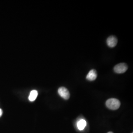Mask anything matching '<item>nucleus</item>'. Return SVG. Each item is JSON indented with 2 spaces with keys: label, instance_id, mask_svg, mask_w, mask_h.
Masks as SVG:
<instances>
[{
  "label": "nucleus",
  "instance_id": "nucleus-1",
  "mask_svg": "<svg viewBox=\"0 0 133 133\" xmlns=\"http://www.w3.org/2000/svg\"><path fill=\"white\" fill-rule=\"evenodd\" d=\"M106 106L108 108L111 110L118 109L120 107V102L119 100L115 98H111L106 102Z\"/></svg>",
  "mask_w": 133,
  "mask_h": 133
},
{
  "label": "nucleus",
  "instance_id": "nucleus-2",
  "mask_svg": "<svg viewBox=\"0 0 133 133\" xmlns=\"http://www.w3.org/2000/svg\"><path fill=\"white\" fill-rule=\"evenodd\" d=\"M128 69V66L125 63H120L114 67V71L117 74H123Z\"/></svg>",
  "mask_w": 133,
  "mask_h": 133
},
{
  "label": "nucleus",
  "instance_id": "nucleus-3",
  "mask_svg": "<svg viewBox=\"0 0 133 133\" xmlns=\"http://www.w3.org/2000/svg\"><path fill=\"white\" fill-rule=\"evenodd\" d=\"M58 92L59 95L65 100H68L70 98V94L69 91L66 88L64 87H61L59 88L58 89Z\"/></svg>",
  "mask_w": 133,
  "mask_h": 133
},
{
  "label": "nucleus",
  "instance_id": "nucleus-4",
  "mask_svg": "<svg viewBox=\"0 0 133 133\" xmlns=\"http://www.w3.org/2000/svg\"><path fill=\"white\" fill-rule=\"evenodd\" d=\"M107 43L109 48H114L117 43V39L115 37L111 36L107 39Z\"/></svg>",
  "mask_w": 133,
  "mask_h": 133
},
{
  "label": "nucleus",
  "instance_id": "nucleus-5",
  "mask_svg": "<svg viewBox=\"0 0 133 133\" xmlns=\"http://www.w3.org/2000/svg\"><path fill=\"white\" fill-rule=\"evenodd\" d=\"M97 71L94 69L91 70L88 72L86 76V79L89 81H94L97 78Z\"/></svg>",
  "mask_w": 133,
  "mask_h": 133
},
{
  "label": "nucleus",
  "instance_id": "nucleus-6",
  "mask_svg": "<svg viewBox=\"0 0 133 133\" xmlns=\"http://www.w3.org/2000/svg\"><path fill=\"white\" fill-rule=\"evenodd\" d=\"M38 91L36 90H32L31 92L30 95L29 96V100L31 102H33L36 99L37 96H38Z\"/></svg>",
  "mask_w": 133,
  "mask_h": 133
},
{
  "label": "nucleus",
  "instance_id": "nucleus-7",
  "mask_svg": "<svg viewBox=\"0 0 133 133\" xmlns=\"http://www.w3.org/2000/svg\"><path fill=\"white\" fill-rule=\"evenodd\" d=\"M86 126V122L85 120L84 119H81L77 124V128L79 130H83Z\"/></svg>",
  "mask_w": 133,
  "mask_h": 133
},
{
  "label": "nucleus",
  "instance_id": "nucleus-8",
  "mask_svg": "<svg viewBox=\"0 0 133 133\" xmlns=\"http://www.w3.org/2000/svg\"><path fill=\"white\" fill-rule=\"evenodd\" d=\"M2 114V109H0V117L1 116Z\"/></svg>",
  "mask_w": 133,
  "mask_h": 133
},
{
  "label": "nucleus",
  "instance_id": "nucleus-9",
  "mask_svg": "<svg viewBox=\"0 0 133 133\" xmlns=\"http://www.w3.org/2000/svg\"><path fill=\"white\" fill-rule=\"evenodd\" d=\"M108 133H114L113 132H108Z\"/></svg>",
  "mask_w": 133,
  "mask_h": 133
}]
</instances>
